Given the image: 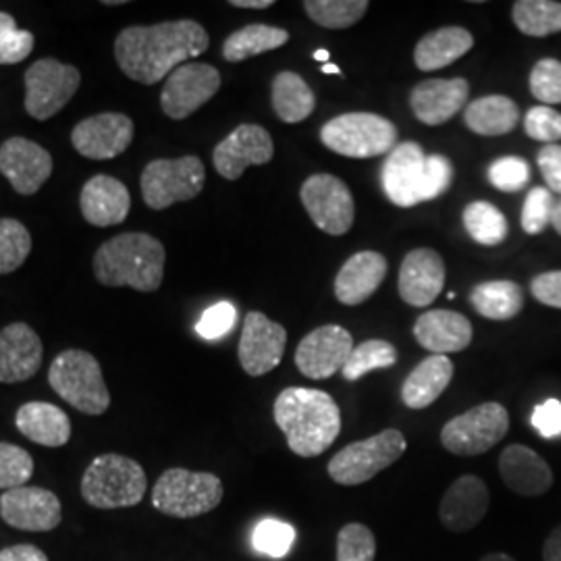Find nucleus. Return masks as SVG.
Returning a JSON list of instances; mask_svg holds the SVG:
<instances>
[{
	"mask_svg": "<svg viewBox=\"0 0 561 561\" xmlns=\"http://www.w3.org/2000/svg\"><path fill=\"white\" fill-rule=\"evenodd\" d=\"M510 431V414L497 401H486L443 426V447L454 456H481Z\"/></svg>",
	"mask_w": 561,
	"mask_h": 561,
	"instance_id": "9b49d317",
	"label": "nucleus"
},
{
	"mask_svg": "<svg viewBox=\"0 0 561 561\" xmlns=\"http://www.w3.org/2000/svg\"><path fill=\"white\" fill-rule=\"evenodd\" d=\"M300 201L312 222L329 236H345L354 225V198L350 187L335 175L317 173L304 181Z\"/></svg>",
	"mask_w": 561,
	"mask_h": 561,
	"instance_id": "ddd939ff",
	"label": "nucleus"
},
{
	"mask_svg": "<svg viewBox=\"0 0 561 561\" xmlns=\"http://www.w3.org/2000/svg\"><path fill=\"white\" fill-rule=\"evenodd\" d=\"M42 347L38 333L25 322H11L0 331V382L27 381L42 366Z\"/></svg>",
	"mask_w": 561,
	"mask_h": 561,
	"instance_id": "4be33fe9",
	"label": "nucleus"
},
{
	"mask_svg": "<svg viewBox=\"0 0 561 561\" xmlns=\"http://www.w3.org/2000/svg\"><path fill=\"white\" fill-rule=\"evenodd\" d=\"M289 42V32L266 23H252L233 32L222 44V59L229 62L259 57L262 53L277 50Z\"/></svg>",
	"mask_w": 561,
	"mask_h": 561,
	"instance_id": "f704fd0d",
	"label": "nucleus"
},
{
	"mask_svg": "<svg viewBox=\"0 0 561 561\" xmlns=\"http://www.w3.org/2000/svg\"><path fill=\"white\" fill-rule=\"evenodd\" d=\"M481 561H516L514 558H510V556H505V553H489V556H484Z\"/></svg>",
	"mask_w": 561,
	"mask_h": 561,
	"instance_id": "bf43d9fd",
	"label": "nucleus"
},
{
	"mask_svg": "<svg viewBox=\"0 0 561 561\" xmlns=\"http://www.w3.org/2000/svg\"><path fill=\"white\" fill-rule=\"evenodd\" d=\"M287 345V331L279 322L271 321L262 312H248L241 329V368L250 377H262L275 370L283 360Z\"/></svg>",
	"mask_w": 561,
	"mask_h": 561,
	"instance_id": "f3484780",
	"label": "nucleus"
},
{
	"mask_svg": "<svg viewBox=\"0 0 561 561\" xmlns=\"http://www.w3.org/2000/svg\"><path fill=\"white\" fill-rule=\"evenodd\" d=\"M308 18L327 30H347L368 11V0H306Z\"/></svg>",
	"mask_w": 561,
	"mask_h": 561,
	"instance_id": "4c0bfd02",
	"label": "nucleus"
},
{
	"mask_svg": "<svg viewBox=\"0 0 561 561\" xmlns=\"http://www.w3.org/2000/svg\"><path fill=\"white\" fill-rule=\"evenodd\" d=\"M520 119L518 104L507 96H482L463 108V123L479 136H505L516 129Z\"/></svg>",
	"mask_w": 561,
	"mask_h": 561,
	"instance_id": "2f4dec72",
	"label": "nucleus"
},
{
	"mask_svg": "<svg viewBox=\"0 0 561 561\" xmlns=\"http://www.w3.org/2000/svg\"><path fill=\"white\" fill-rule=\"evenodd\" d=\"M0 561H48V558L34 545H15L0 551Z\"/></svg>",
	"mask_w": 561,
	"mask_h": 561,
	"instance_id": "5fc2aeb1",
	"label": "nucleus"
},
{
	"mask_svg": "<svg viewBox=\"0 0 561 561\" xmlns=\"http://www.w3.org/2000/svg\"><path fill=\"white\" fill-rule=\"evenodd\" d=\"M81 73L57 59L36 60L25 71V111L30 117L48 121L60 113L80 90Z\"/></svg>",
	"mask_w": 561,
	"mask_h": 561,
	"instance_id": "f8f14e48",
	"label": "nucleus"
},
{
	"mask_svg": "<svg viewBox=\"0 0 561 561\" xmlns=\"http://www.w3.org/2000/svg\"><path fill=\"white\" fill-rule=\"evenodd\" d=\"M0 173L21 196H34L53 175V157L41 144L9 138L0 146Z\"/></svg>",
	"mask_w": 561,
	"mask_h": 561,
	"instance_id": "aec40b11",
	"label": "nucleus"
},
{
	"mask_svg": "<svg viewBox=\"0 0 561 561\" xmlns=\"http://www.w3.org/2000/svg\"><path fill=\"white\" fill-rule=\"evenodd\" d=\"M314 59L321 60V62L327 65V60H329V50H317V53H314Z\"/></svg>",
	"mask_w": 561,
	"mask_h": 561,
	"instance_id": "680f3d73",
	"label": "nucleus"
},
{
	"mask_svg": "<svg viewBox=\"0 0 561 561\" xmlns=\"http://www.w3.org/2000/svg\"><path fill=\"white\" fill-rule=\"evenodd\" d=\"M146 472L138 461L106 454L88 466L81 479V495L99 510H117L138 505L146 495Z\"/></svg>",
	"mask_w": 561,
	"mask_h": 561,
	"instance_id": "39448f33",
	"label": "nucleus"
},
{
	"mask_svg": "<svg viewBox=\"0 0 561 561\" xmlns=\"http://www.w3.org/2000/svg\"><path fill=\"white\" fill-rule=\"evenodd\" d=\"M34 474V460L32 456L11 443L0 442V489L11 491L25 486V482Z\"/></svg>",
	"mask_w": 561,
	"mask_h": 561,
	"instance_id": "c03bdc74",
	"label": "nucleus"
},
{
	"mask_svg": "<svg viewBox=\"0 0 561 561\" xmlns=\"http://www.w3.org/2000/svg\"><path fill=\"white\" fill-rule=\"evenodd\" d=\"M322 73H333V76H337V73H341V69L337 65L327 62V65H322Z\"/></svg>",
	"mask_w": 561,
	"mask_h": 561,
	"instance_id": "052dcab7",
	"label": "nucleus"
},
{
	"mask_svg": "<svg viewBox=\"0 0 561 561\" xmlns=\"http://www.w3.org/2000/svg\"><path fill=\"white\" fill-rule=\"evenodd\" d=\"M275 157L271 134L254 123L236 127L213 152V164L222 180L238 181L248 167L268 164Z\"/></svg>",
	"mask_w": 561,
	"mask_h": 561,
	"instance_id": "dca6fc26",
	"label": "nucleus"
},
{
	"mask_svg": "<svg viewBox=\"0 0 561 561\" xmlns=\"http://www.w3.org/2000/svg\"><path fill=\"white\" fill-rule=\"evenodd\" d=\"M535 300L561 310V271H549L537 275L530 283Z\"/></svg>",
	"mask_w": 561,
	"mask_h": 561,
	"instance_id": "864d4df0",
	"label": "nucleus"
},
{
	"mask_svg": "<svg viewBox=\"0 0 561 561\" xmlns=\"http://www.w3.org/2000/svg\"><path fill=\"white\" fill-rule=\"evenodd\" d=\"M537 164L541 169L542 180L551 194H561V146L547 144L537 154Z\"/></svg>",
	"mask_w": 561,
	"mask_h": 561,
	"instance_id": "603ef678",
	"label": "nucleus"
},
{
	"mask_svg": "<svg viewBox=\"0 0 561 561\" xmlns=\"http://www.w3.org/2000/svg\"><path fill=\"white\" fill-rule=\"evenodd\" d=\"M401 300L414 308H426L439 298L445 285V262L431 248H419L405 254L400 268Z\"/></svg>",
	"mask_w": 561,
	"mask_h": 561,
	"instance_id": "412c9836",
	"label": "nucleus"
},
{
	"mask_svg": "<svg viewBox=\"0 0 561 561\" xmlns=\"http://www.w3.org/2000/svg\"><path fill=\"white\" fill-rule=\"evenodd\" d=\"M512 20L522 34L545 38L561 32V2L556 0H518L512 7Z\"/></svg>",
	"mask_w": 561,
	"mask_h": 561,
	"instance_id": "c9c22d12",
	"label": "nucleus"
},
{
	"mask_svg": "<svg viewBox=\"0 0 561 561\" xmlns=\"http://www.w3.org/2000/svg\"><path fill=\"white\" fill-rule=\"evenodd\" d=\"M164 245L148 233H121L94 254V275L106 287H131L152 294L164 277Z\"/></svg>",
	"mask_w": 561,
	"mask_h": 561,
	"instance_id": "20e7f679",
	"label": "nucleus"
},
{
	"mask_svg": "<svg viewBox=\"0 0 561 561\" xmlns=\"http://www.w3.org/2000/svg\"><path fill=\"white\" fill-rule=\"evenodd\" d=\"M15 426L30 442L44 447H62L71 439V421L59 405L48 401L23 403L15 416Z\"/></svg>",
	"mask_w": 561,
	"mask_h": 561,
	"instance_id": "c85d7f7f",
	"label": "nucleus"
},
{
	"mask_svg": "<svg viewBox=\"0 0 561 561\" xmlns=\"http://www.w3.org/2000/svg\"><path fill=\"white\" fill-rule=\"evenodd\" d=\"M81 215L94 227H113L127 219L131 196L125 183L111 175H94L80 194Z\"/></svg>",
	"mask_w": 561,
	"mask_h": 561,
	"instance_id": "a878e982",
	"label": "nucleus"
},
{
	"mask_svg": "<svg viewBox=\"0 0 561 561\" xmlns=\"http://www.w3.org/2000/svg\"><path fill=\"white\" fill-rule=\"evenodd\" d=\"M405 437L398 428H387L375 437L350 443L329 461V477L343 486L373 481L385 468L405 454Z\"/></svg>",
	"mask_w": 561,
	"mask_h": 561,
	"instance_id": "1a4fd4ad",
	"label": "nucleus"
},
{
	"mask_svg": "<svg viewBox=\"0 0 561 561\" xmlns=\"http://www.w3.org/2000/svg\"><path fill=\"white\" fill-rule=\"evenodd\" d=\"M396 362H398V350L393 343L385 340H368L354 347L341 375L345 381H358L364 375L377 368H389Z\"/></svg>",
	"mask_w": 561,
	"mask_h": 561,
	"instance_id": "58836bf2",
	"label": "nucleus"
},
{
	"mask_svg": "<svg viewBox=\"0 0 561 561\" xmlns=\"http://www.w3.org/2000/svg\"><path fill=\"white\" fill-rule=\"evenodd\" d=\"M222 502V482L210 472L171 468L152 489V505L171 518H198Z\"/></svg>",
	"mask_w": 561,
	"mask_h": 561,
	"instance_id": "6e6552de",
	"label": "nucleus"
},
{
	"mask_svg": "<svg viewBox=\"0 0 561 561\" xmlns=\"http://www.w3.org/2000/svg\"><path fill=\"white\" fill-rule=\"evenodd\" d=\"M134 121L123 113H101L81 121L71 131V144L81 157L108 161L123 154L134 141Z\"/></svg>",
	"mask_w": 561,
	"mask_h": 561,
	"instance_id": "a211bd4d",
	"label": "nucleus"
},
{
	"mask_svg": "<svg viewBox=\"0 0 561 561\" xmlns=\"http://www.w3.org/2000/svg\"><path fill=\"white\" fill-rule=\"evenodd\" d=\"M102 4H106V7H119V4H125V0H104Z\"/></svg>",
	"mask_w": 561,
	"mask_h": 561,
	"instance_id": "e2e57ef3",
	"label": "nucleus"
},
{
	"mask_svg": "<svg viewBox=\"0 0 561 561\" xmlns=\"http://www.w3.org/2000/svg\"><path fill=\"white\" fill-rule=\"evenodd\" d=\"M533 426L545 439L561 437V401L547 400L535 408Z\"/></svg>",
	"mask_w": 561,
	"mask_h": 561,
	"instance_id": "3c124183",
	"label": "nucleus"
},
{
	"mask_svg": "<svg viewBox=\"0 0 561 561\" xmlns=\"http://www.w3.org/2000/svg\"><path fill=\"white\" fill-rule=\"evenodd\" d=\"M294 541H296V528L287 522L275 520V518L259 522L252 533L254 549L262 556H268L275 560L285 558Z\"/></svg>",
	"mask_w": 561,
	"mask_h": 561,
	"instance_id": "a19ab883",
	"label": "nucleus"
},
{
	"mask_svg": "<svg viewBox=\"0 0 561 561\" xmlns=\"http://www.w3.org/2000/svg\"><path fill=\"white\" fill-rule=\"evenodd\" d=\"M486 178L493 187L505 194L520 192L530 181V167L520 157H502L489 164Z\"/></svg>",
	"mask_w": 561,
	"mask_h": 561,
	"instance_id": "a18cd8bd",
	"label": "nucleus"
},
{
	"mask_svg": "<svg viewBox=\"0 0 561 561\" xmlns=\"http://www.w3.org/2000/svg\"><path fill=\"white\" fill-rule=\"evenodd\" d=\"M551 225L553 229L561 236V201L556 202V208H553V217H551Z\"/></svg>",
	"mask_w": 561,
	"mask_h": 561,
	"instance_id": "13d9d810",
	"label": "nucleus"
},
{
	"mask_svg": "<svg viewBox=\"0 0 561 561\" xmlns=\"http://www.w3.org/2000/svg\"><path fill=\"white\" fill-rule=\"evenodd\" d=\"M273 414L289 449L300 458L321 456L340 437V405L319 389H283Z\"/></svg>",
	"mask_w": 561,
	"mask_h": 561,
	"instance_id": "f03ea898",
	"label": "nucleus"
},
{
	"mask_svg": "<svg viewBox=\"0 0 561 561\" xmlns=\"http://www.w3.org/2000/svg\"><path fill=\"white\" fill-rule=\"evenodd\" d=\"M382 192L400 208L443 196L454 183V164L443 154L426 157L416 141H401L382 164Z\"/></svg>",
	"mask_w": 561,
	"mask_h": 561,
	"instance_id": "7ed1b4c3",
	"label": "nucleus"
},
{
	"mask_svg": "<svg viewBox=\"0 0 561 561\" xmlns=\"http://www.w3.org/2000/svg\"><path fill=\"white\" fill-rule=\"evenodd\" d=\"M221 88V73L206 62H185L178 67L161 92L162 113L169 119L183 121L202 108Z\"/></svg>",
	"mask_w": 561,
	"mask_h": 561,
	"instance_id": "4468645a",
	"label": "nucleus"
},
{
	"mask_svg": "<svg viewBox=\"0 0 561 561\" xmlns=\"http://www.w3.org/2000/svg\"><path fill=\"white\" fill-rule=\"evenodd\" d=\"M32 236L18 219H0V275H11L27 261Z\"/></svg>",
	"mask_w": 561,
	"mask_h": 561,
	"instance_id": "ea45409f",
	"label": "nucleus"
},
{
	"mask_svg": "<svg viewBox=\"0 0 561 561\" xmlns=\"http://www.w3.org/2000/svg\"><path fill=\"white\" fill-rule=\"evenodd\" d=\"M468 94L470 85L463 78L426 80L412 90L410 106L421 123L439 127L460 113L468 102Z\"/></svg>",
	"mask_w": 561,
	"mask_h": 561,
	"instance_id": "b1692460",
	"label": "nucleus"
},
{
	"mask_svg": "<svg viewBox=\"0 0 561 561\" xmlns=\"http://www.w3.org/2000/svg\"><path fill=\"white\" fill-rule=\"evenodd\" d=\"M271 101L277 117L287 125H296L308 119L317 108L312 88L294 71H280L273 80Z\"/></svg>",
	"mask_w": 561,
	"mask_h": 561,
	"instance_id": "473e14b6",
	"label": "nucleus"
},
{
	"mask_svg": "<svg viewBox=\"0 0 561 561\" xmlns=\"http://www.w3.org/2000/svg\"><path fill=\"white\" fill-rule=\"evenodd\" d=\"M377 539L375 533L358 524H345L337 535V561H375Z\"/></svg>",
	"mask_w": 561,
	"mask_h": 561,
	"instance_id": "79ce46f5",
	"label": "nucleus"
},
{
	"mask_svg": "<svg viewBox=\"0 0 561 561\" xmlns=\"http://www.w3.org/2000/svg\"><path fill=\"white\" fill-rule=\"evenodd\" d=\"M474 310L489 321H510L524 308V291L514 280H486L472 289Z\"/></svg>",
	"mask_w": 561,
	"mask_h": 561,
	"instance_id": "72a5a7b5",
	"label": "nucleus"
},
{
	"mask_svg": "<svg viewBox=\"0 0 561 561\" xmlns=\"http://www.w3.org/2000/svg\"><path fill=\"white\" fill-rule=\"evenodd\" d=\"M474 46V36L458 25H449L426 34L414 48V62L421 71H439L468 55Z\"/></svg>",
	"mask_w": 561,
	"mask_h": 561,
	"instance_id": "7c9ffc66",
	"label": "nucleus"
},
{
	"mask_svg": "<svg viewBox=\"0 0 561 561\" xmlns=\"http://www.w3.org/2000/svg\"><path fill=\"white\" fill-rule=\"evenodd\" d=\"M238 322V308L231 301H219L210 306L196 324L202 340L217 341L225 337Z\"/></svg>",
	"mask_w": 561,
	"mask_h": 561,
	"instance_id": "09e8293b",
	"label": "nucleus"
},
{
	"mask_svg": "<svg viewBox=\"0 0 561 561\" xmlns=\"http://www.w3.org/2000/svg\"><path fill=\"white\" fill-rule=\"evenodd\" d=\"M0 516L9 526L30 533L55 530L62 518L59 497L42 486H20L0 497Z\"/></svg>",
	"mask_w": 561,
	"mask_h": 561,
	"instance_id": "6ab92c4d",
	"label": "nucleus"
},
{
	"mask_svg": "<svg viewBox=\"0 0 561 561\" xmlns=\"http://www.w3.org/2000/svg\"><path fill=\"white\" fill-rule=\"evenodd\" d=\"M414 337L435 356L463 352L472 341V324L454 310H428L414 322Z\"/></svg>",
	"mask_w": 561,
	"mask_h": 561,
	"instance_id": "bb28decb",
	"label": "nucleus"
},
{
	"mask_svg": "<svg viewBox=\"0 0 561 561\" xmlns=\"http://www.w3.org/2000/svg\"><path fill=\"white\" fill-rule=\"evenodd\" d=\"M463 227L481 245H500L507 238V219L491 202H472L463 208Z\"/></svg>",
	"mask_w": 561,
	"mask_h": 561,
	"instance_id": "e433bc0d",
	"label": "nucleus"
},
{
	"mask_svg": "<svg viewBox=\"0 0 561 561\" xmlns=\"http://www.w3.org/2000/svg\"><path fill=\"white\" fill-rule=\"evenodd\" d=\"M206 183V169L198 157L159 159L141 171V198L148 208L164 210L178 202L194 201Z\"/></svg>",
	"mask_w": 561,
	"mask_h": 561,
	"instance_id": "9d476101",
	"label": "nucleus"
},
{
	"mask_svg": "<svg viewBox=\"0 0 561 561\" xmlns=\"http://www.w3.org/2000/svg\"><path fill=\"white\" fill-rule=\"evenodd\" d=\"M500 474L505 486L522 497H541L553 486L549 463L526 445H510L503 449Z\"/></svg>",
	"mask_w": 561,
	"mask_h": 561,
	"instance_id": "393cba45",
	"label": "nucleus"
},
{
	"mask_svg": "<svg viewBox=\"0 0 561 561\" xmlns=\"http://www.w3.org/2000/svg\"><path fill=\"white\" fill-rule=\"evenodd\" d=\"M553 208H556L553 194L547 187H533L522 208V229L528 236L542 233L551 225Z\"/></svg>",
	"mask_w": 561,
	"mask_h": 561,
	"instance_id": "49530a36",
	"label": "nucleus"
},
{
	"mask_svg": "<svg viewBox=\"0 0 561 561\" xmlns=\"http://www.w3.org/2000/svg\"><path fill=\"white\" fill-rule=\"evenodd\" d=\"M321 140L347 159H375L398 146V127L375 113H345L322 125Z\"/></svg>",
	"mask_w": 561,
	"mask_h": 561,
	"instance_id": "0eeeda50",
	"label": "nucleus"
},
{
	"mask_svg": "<svg viewBox=\"0 0 561 561\" xmlns=\"http://www.w3.org/2000/svg\"><path fill=\"white\" fill-rule=\"evenodd\" d=\"M454 379V362L447 356H428L401 385V401L410 410H424L439 400Z\"/></svg>",
	"mask_w": 561,
	"mask_h": 561,
	"instance_id": "c756f323",
	"label": "nucleus"
},
{
	"mask_svg": "<svg viewBox=\"0 0 561 561\" xmlns=\"http://www.w3.org/2000/svg\"><path fill=\"white\" fill-rule=\"evenodd\" d=\"M489 512V489L486 484L474 477L466 474L445 491L439 518L442 524L451 533H468L479 526Z\"/></svg>",
	"mask_w": 561,
	"mask_h": 561,
	"instance_id": "5701e85b",
	"label": "nucleus"
},
{
	"mask_svg": "<svg viewBox=\"0 0 561 561\" xmlns=\"http://www.w3.org/2000/svg\"><path fill=\"white\" fill-rule=\"evenodd\" d=\"M208 46V32L198 21H162L123 30L115 41V57L129 80L154 85L185 60L204 55Z\"/></svg>",
	"mask_w": 561,
	"mask_h": 561,
	"instance_id": "f257e3e1",
	"label": "nucleus"
},
{
	"mask_svg": "<svg viewBox=\"0 0 561 561\" xmlns=\"http://www.w3.org/2000/svg\"><path fill=\"white\" fill-rule=\"evenodd\" d=\"M530 92L542 106L561 104V62L558 59H541L530 73Z\"/></svg>",
	"mask_w": 561,
	"mask_h": 561,
	"instance_id": "de8ad7c7",
	"label": "nucleus"
},
{
	"mask_svg": "<svg viewBox=\"0 0 561 561\" xmlns=\"http://www.w3.org/2000/svg\"><path fill=\"white\" fill-rule=\"evenodd\" d=\"M542 561H561V524L542 545Z\"/></svg>",
	"mask_w": 561,
	"mask_h": 561,
	"instance_id": "6e6d98bb",
	"label": "nucleus"
},
{
	"mask_svg": "<svg viewBox=\"0 0 561 561\" xmlns=\"http://www.w3.org/2000/svg\"><path fill=\"white\" fill-rule=\"evenodd\" d=\"M352 352V333L340 324H324L300 341L296 350V366L304 377L322 381L343 370Z\"/></svg>",
	"mask_w": 561,
	"mask_h": 561,
	"instance_id": "2eb2a0df",
	"label": "nucleus"
},
{
	"mask_svg": "<svg viewBox=\"0 0 561 561\" xmlns=\"http://www.w3.org/2000/svg\"><path fill=\"white\" fill-rule=\"evenodd\" d=\"M229 4L236 7V9H256V11H261V9L273 7L275 2L273 0H231Z\"/></svg>",
	"mask_w": 561,
	"mask_h": 561,
	"instance_id": "4d7b16f0",
	"label": "nucleus"
},
{
	"mask_svg": "<svg viewBox=\"0 0 561 561\" xmlns=\"http://www.w3.org/2000/svg\"><path fill=\"white\" fill-rule=\"evenodd\" d=\"M526 136L537 141L556 144L561 140V113L551 106H533L524 117Z\"/></svg>",
	"mask_w": 561,
	"mask_h": 561,
	"instance_id": "8fccbe9b",
	"label": "nucleus"
},
{
	"mask_svg": "<svg viewBox=\"0 0 561 561\" xmlns=\"http://www.w3.org/2000/svg\"><path fill=\"white\" fill-rule=\"evenodd\" d=\"M387 277V261L379 252H358L341 266L335 277V298L345 306H358L375 296Z\"/></svg>",
	"mask_w": 561,
	"mask_h": 561,
	"instance_id": "cd10ccee",
	"label": "nucleus"
},
{
	"mask_svg": "<svg viewBox=\"0 0 561 561\" xmlns=\"http://www.w3.org/2000/svg\"><path fill=\"white\" fill-rule=\"evenodd\" d=\"M48 382L59 398L83 414L101 416L111 405V393L102 377L101 364L90 352H60L50 364Z\"/></svg>",
	"mask_w": 561,
	"mask_h": 561,
	"instance_id": "423d86ee",
	"label": "nucleus"
},
{
	"mask_svg": "<svg viewBox=\"0 0 561 561\" xmlns=\"http://www.w3.org/2000/svg\"><path fill=\"white\" fill-rule=\"evenodd\" d=\"M34 34L18 27L13 15L0 11V65H18L34 50Z\"/></svg>",
	"mask_w": 561,
	"mask_h": 561,
	"instance_id": "37998d69",
	"label": "nucleus"
}]
</instances>
